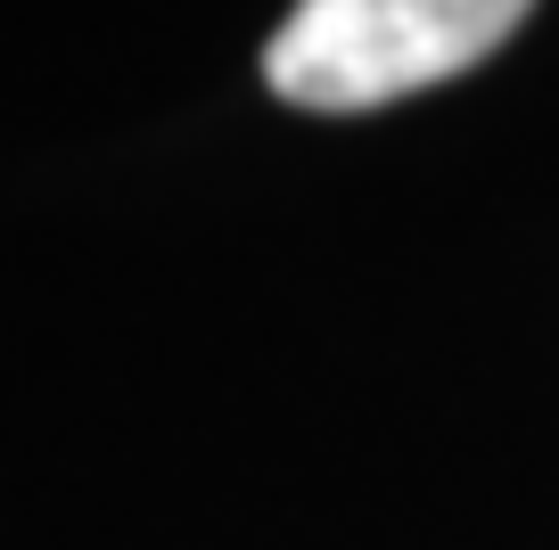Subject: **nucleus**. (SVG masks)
I'll list each match as a JSON object with an SVG mask.
<instances>
[{"instance_id":"f257e3e1","label":"nucleus","mask_w":559,"mask_h":550,"mask_svg":"<svg viewBox=\"0 0 559 550\" xmlns=\"http://www.w3.org/2000/svg\"><path fill=\"white\" fill-rule=\"evenodd\" d=\"M535 0H297L263 50V83L313 116H362L493 58Z\"/></svg>"}]
</instances>
